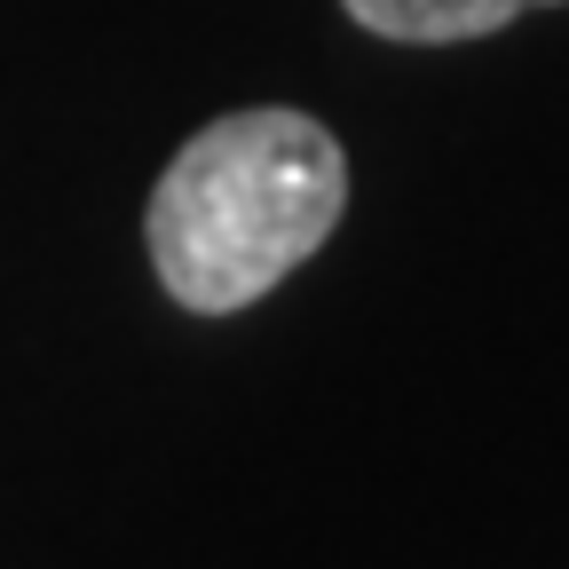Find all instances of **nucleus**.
I'll list each match as a JSON object with an SVG mask.
<instances>
[{"label":"nucleus","mask_w":569,"mask_h":569,"mask_svg":"<svg viewBox=\"0 0 569 569\" xmlns=\"http://www.w3.org/2000/svg\"><path fill=\"white\" fill-rule=\"evenodd\" d=\"M348 213V151L309 111L253 103L198 127L167 159L142 238L190 317H230L277 293Z\"/></svg>","instance_id":"nucleus-1"},{"label":"nucleus","mask_w":569,"mask_h":569,"mask_svg":"<svg viewBox=\"0 0 569 569\" xmlns=\"http://www.w3.org/2000/svg\"><path fill=\"white\" fill-rule=\"evenodd\" d=\"M340 9L403 48H451V40H482V32H507L530 9H569V0H340Z\"/></svg>","instance_id":"nucleus-2"}]
</instances>
